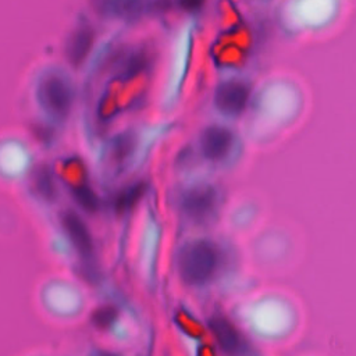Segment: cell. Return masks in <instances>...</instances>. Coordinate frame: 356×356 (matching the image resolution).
Segmentation results:
<instances>
[{"label": "cell", "instance_id": "6da1fadb", "mask_svg": "<svg viewBox=\"0 0 356 356\" xmlns=\"http://www.w3.org/2000/svg\"><path fill=\"white\" fill-rule=\"evenodd\" d=\"M221 266V250L218 245L207 238L186 242L178 252L177 268L181 280L191 286L209 284Z\"/></svg>", "mask_w": 356, "mask_h": 356}, {"label": "cell", "instance_id": "7a4b0ae2", "mask_svg": "<svg viewBox=\"0 0 356 356\" xmlns=\"http://www.w3.org/2000/svg\"><path fill=\"white\" fill-rule=\"evenodd\" d=\"M36 99L40 108L49 118L63 122L72 107V85L61 71L49 70L38 81Z\"/></svg>", "mask_w": 356, "mask_h": 356}, {"label": "cell", "instance_id": "3957f363", "mask_svg": "<svg viewBox=\"0 0 356 356\" xmlns=\"http://www.w3.org/2000/svg\"><path fill=\"white\" fill-rule=\"evenodd\" d=\"M221 196L213 185L202 184L192 186L181 196L179 207L182 214L195 224L211 221L218 213Z\"/></svg>", "mask_w": 356, "mask_h": 356}, {"label": "cell", "instance_id": "277c9868", "mask_svg": "<svg viewBox=\"0 0 356 356\" xmlns=\"http://www.w3.org/2000/svg\"><path fill=\"white\" fill-rule=\"evenodd\" d=\"M250 85L243 79L222 81L214 92L216 108L228 117L241 115L250 99Z\"/></svg>", "mask_w": 356, "mask_h": 356}, {"label": "cell", "instance_id": "5b68a950", "mask_svg": "<svg viewBox=\"0 0 356 356\" xmlns=\"http://www.w3.org/2000/svg\"><path fill=\"white\" fill-rule=\"evenodd\" d=\"M234 143V132L229 128L218 124L206 127L199 138L200 153L206 160L211 163H220L225 160L231 154Z\"/></svg>", "mask_w": 356, "mask_h": 356}, {"label": "cell", "instance_id": "8992f818", "mask_svg": "<svg viewBox=\"0 0 356 356\" xmlns=\"http://www.w3.org/2000/svg\"><path fill=\"white\" fill-rule=\"evenodd\" d=\"M60 222L75 252L86 264H90L95 259V243L86 222L72 210H64Z\"/></svg>", "mask_w": 356, "mask_h": 356}, {"label": "cell", "instance_id": "52a82bcc", "mask_svg": "<svg viewBox=\"0 0 356 356\" xmlns=\"http://www.w3.org/2000/svg\"><path fill=\"white\" fill-rule=\"evenodd\" d=\"M95 42V29L88 21H81L71 31L67 44L65 57L72 67H79L88 57Z\"/></svg>", "mask_w": 356, "mask_h": 356}, {"label": "cell", "instance_id": "ba28073f", "mask_svg": "<svg viewBox=\"0 0 356 356\" xmlns=\"http://www.w3.org/2000/svg\"><path fill=\"white\" fill-rule=\"evenodd\" d=\"M211 332L214 334L220 348L228 356H243L245 342L236 327L224 316H213L209 321Z\"/></svg>", "mask_w": 356, "mask_h": 356}, {"label": "cell", "instance_id": "9c48e42d", "mask_svg": "<svg viewBox=\"0 0 356 356\" xmlns=\"http://www.w3.org/2000/svg\"><path fill=\"white\" fill-rule=\"evenodd\" d=\"M33 185H35V191L36 193L47 200V202H51L56 196V185H54V181H53V175L51 172L49 171V168L46 165H40L35 175H33Z\"/></svg>", "mask_w": 356, "mask_h": 356}, {"label": "cell", "instance_id": "30bf717a", "mask_svg": "<svg viewBox=\"0 0 356 356\" xmlns=\"http://www.w3.org/2000/svg\"><path fill=\"white\" fill-rule=\"evenodd\" d=\"M152 3H139V1H108L102 3V7L104 11L114 14V15H122V17H135L138 14L146 13V7H152Z\"/></svg>", "mask_w": 356, "mask_h": 356}, {"label": "cell", "instance_id": "8fae6325", "mask_svg": "<svg viewBox=\"0 0 356 356\" xmlns=\"http://www.w3.org/2000/svg\"><path fill=\"white\" fill-rule=\"evenodd\" d=\"M145 184L143 182H136L135 185H131L125 188L115 199V210L118 213L128 211L132 206H135L142 195L145 193Z\"/></svg>", "mask_w": 356, "mask_h": 356}, {"label": "cell", "instance_id": "7c38bea8", "mask_svg": "<svg viewBox=\"0 0 356 356\" xmlns=\"http://www.w3.org/2000/svg\"><path fill=\"white\" fill-rule=\"evenodd\" d=\"M71 191L76 203L88 213H95L99 209V200L90 186L81 185V186L72 188Z\"/></svg>", "mask_w": 356, "mask_h": 356}, {"label": "cell", "instance_id": "4fadbf2b", "mask_svg": "<svg viewBox=\"0 0 356 356\" xmlns=\"http://www.w3.org/2000/svg\"><path fill=\"white\" fill-rule=\"evenodd\" d=\"M115 317H117L115 309L111 307V306H104V307L97 309V310L93 313L92 321H93V324H95L96 327H99V328H107V327H110V325L114 323Z\"/></svg>", "mask_w": 356, "mask_h": 356}, {"label": "cell", "instance_id": "5bb4252c", "mask_svg": "<svg viewBox=\"0 0 356 356\" xmlns=\"http://www.w3.org/2000/svg\"><path fill=\"white\" fill-rule=\"evenodd\" d=\"M92 356H115V355H113L110 352H106V350H96Z\"/></svg>", "mask_w": 356, "mask_h": 356}]
</instances>
